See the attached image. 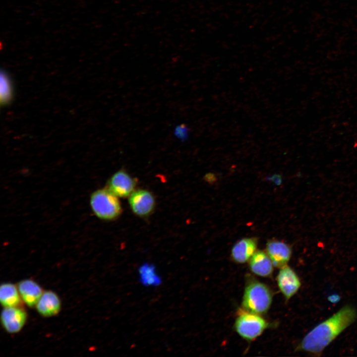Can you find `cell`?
Returning a JSON list of instances; mask_svg holds the SVG:
<instances>
[{"instance_id": "cell-12", "label": "cell", "mask_w": 357, "mask_h": 357, "mask_svg": "<svg viewBox=\"0 0 357 357\" xmlns=\"http://www.w3.org/2000/svg\"><path fill=\"white\" fill-rule=\"evenodd\" d=\"M39 313L45 317L55 315L60 310V301L58 295L48 291L43 293L36 304Z\"/></svg>"}, {"instance_id": "cell-6", "label": "cell", "mask_w": 357, "mask_h": 357, "mask_svg": "<svg viewBox=\"0 0 357 357\" xmlns=\"http://www.w3.org/2000/svg\"><path fill=\"white\" fill-rule=\"evenodd\" d=\"M128 202L132 211L140 217H145L151 214L156 203L153 194L145 189L135 190L129 196Z\"/></svg>"}, {"instance_id": "cell-5", "label": "cell", "mask_w": 357, "mask_h": 357, "mask_svg": "<svg viewBox=\"0 0 357 357\" xmlns=\"http://www.w3.org/2000/svg\"><path fill=\"white\" fill-rule=\"evenodd\" d=\"M137 182L125 170L114 173L109 179L107 188L118 197H129L134 191Z\"/></svg>"}, {"instance_id": "cell-7", "label": "cell", "mask_w": 357, "mask_h": 357, "mask_svg": "<svg viewBox=\"0 0 357 357\" xmlns=\"http://www.w3.org/2000/svg\"><path fill=\"white\" fill-rule=\"evenodd\" d=\"M276 279L278 288L287 300L292 298L301 286L298 276L288 265L280 268Z\"/></svg>"}, {"instance_id": "cell-11", "label": "cell", "mask_w": 357, "mask_h": 357, "mask_svg": "<svg viewBox=\"0 0 357 357\" xmlns=\"http://www.w3.org/2000/svg\"><path fill=\"white\" fill-rule=\"evenodd\" d=\"M251 271L263 277L270 276L273 271V264L267 253L262 250L256 251L248 261Z\"/></svg>"}, {"instance_id": "cell-3", "label": "cell", "mask_w": 357, "mask_h": 357, "mask_svg": "<svg viewBox=\"0 0 357 357\" xmlns=\"http://www.w3.org/2000/svg\"><path fill=\"white\" fill-rule=\"evenodd\" d=\"M89 203L94 214L101 220H115L122 212L118 197L107 187L98 189L92 192L90 197Z\"/></svg>"}, {"instance_id": "cell-14", "label": "cell", "mask_w": 357, "mask_h": 357, "mask_svg": "<svg viewBox=\"0 0 357 357\" xmlns=\"http://www.w3.org/2000/svg\"><path fill=\"white\" fill-rule=\"evenodd\" d=\"M139 282L145 287H157L162 282L156 266L150 263H144L138 268Z\"/></svg>"}, {"instance_id": "cell-16", "label": "cell", "mask_w": 357, "mask_h": 357, "mask_svg": "<svg viewBox=\"0 0 357 357\" xmlns=\"http://www.w3.org/2000/svg\"><path fill=\"white\" fill-rule=\"evenodd\" d=\"M13 97V88L11 80L4 70H1L0 76V102L2 106L9 104Z\"/></svg>"}, {"instance_id": "cell-15", "label": "cell", "mask_w": 357, "mask_h": 357, "mask_svg": "<svg viewBox=\"0 0 357 357\" xmlns=\"http://www.w3.org/2000/svg\"><path fill=\"white\" fill-rule=\"evenodd\" d=\"M0 301L4 307H17L20 304L21 296L14 285L5 283L0 285Z\"/></svg>"}, {"instance_id": "cell-1", "label": "cell", "mask_w": 357, "mask_h": 357, "mask_svg": "<svg viewBox=\"0 0 357 357\" xmlns=\"http://www.w3.org/2000/svg\"><path fill=\"white\" fill-rule=\"evenodd\" d=\"M357 318V311L353 306H344L312 329L303 338L297 350L317 356L320 355Z\"/></svg>"}, {"instance_id": "cell-9", "label": "cell", "mask_w": 357, "mask_h": 357, "mask_svg": "<svg viewBox=\"0 0 357 357\" xmlns=\"http://www.w3.org/2000/svg\"><path fill=\"white\" fill-rule=\"evenodd\" d=\"M26 318V312L17 307H4L1 313L2 324L9 333L18 332L24 326Z\"/></svg>"}, {"instance_id": "cell-17", "label": "cell", "mask_w": 357, "mask_h": 357, "mask_svg": "<svg viewBox=\"0 0 357 357\" xmlns=\"http://www.w3.org/2000/svg\"><path fill=\"white\" fill-rule=\"evenodd\" d=\"M189 128L185 124H180L177 126L174 130V135L182 142L188 138Z\"/></svg>"}, {"instance_id": "cell-13", "label": "cell", "mask_w": 357, "mask_h": 357, "mask_svg": "<svg viewBox=\"0 0 357 357\" xmlns=\"http://www.w3.org/2000/svg\"><path fill=\"white\" fill-rule=\"evenodd\" d=\"M18 289L21 298L29 307L36 305L43 294L41 287L31 279L20 281L18 285Z\"/></svg>"}, {"instance_id": "cell-10", "label": "cell", "mask_w": 357, "mask_h": 357, "mask_svg": "<svg viewBox=\"0 0 357 357\" xmlns=\"http://www.w3.org/2000/svg\"><path fill=\"white\" fill-rule=\"evenodd\" d=\"M257 243V239L255 238H245L238 241L231 250L233 260L239 264L249 261L256 251Z\"/></svg>"}, {"instance_id": "cell-2", "label": "cell", "mask_w": 357, "mask_h": 357, "mask_svg": "<svg viewBox=\"0 0 357 357\" xmlns=\"http://www.w3.org/2000/svg\"><path fill=\"white\" fill-rule=\"evenodd\" d=\"M273 299L270 288L265 284L250 279L246 283L242 299V308L251 312L263 315L269 310Z\"/></svg>"}, {"instance_id": "cell-4", "label": "cell", "mask_w": 357, "mask_h": 357, "mask_svg": "<svg viewBox=\"0 0 357 357\" xmlns=\"http://www.w3.org/2000/svg\"><path fill=\"white\" fill-rule=\"evenodd\" d=\"M269 326V323L261 315L243 308L238 311L234 324L235 329L240 337L247 341L255 340Z\"/></svg>"}, {"instance_id": "cell-8", "label": "cell", "mask_w": 357, "mask_h": 357, "mask_svg": "<svg viewBox=\"0 0 357 357\" xmlns=\"http://www.w3.org/2000/svg\"><path fill=\"white\" fill-rule=\"evenodd\" d=\"M266 253L274 266L280 269L288 265L292 256V249L285 242L271 239L266 243Z\"/></svg>"}]
</instances>
